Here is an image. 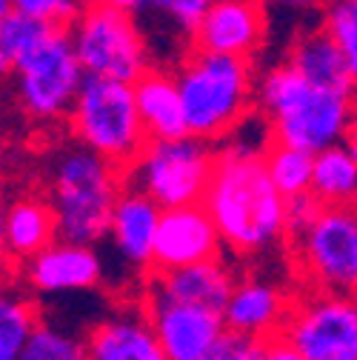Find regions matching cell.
Listing matches in <instances>:
<instances>
[{"mask_svg":"<svg viewBox=\"0 0 357 360\" xmlns=\"http://www.w3.org/2000/svg\"><path fill=\"white\" fill-rule=\"evenodd\" d=\"M49 203L58 220V240L95 249L109 238V223L126 174L80 143L63 146L49 163Z\"/></svg>","mask_w":357,"mask_h":360,"instance_id":"3957f363","label":"cell"},{"mask_svg":"<svg viewBox=\"0 0 357 360\" xmlns=\"http://www.w3.org/2000/svg\"><path fill=\"white\" fill-rule=\"evenodd\" d=\"M66 123L83 149L100 155L120 172L135 163L149 143L135 101V86L115 80L86 77Z\"/></svg>","mask_w":357,"mask_h":360,"instance_id":"8992f818","label":"cell"},{"mask_svg":"<svg viewBox=\"0 0 357 360\" xmlns=\"http://www.w3.org/2000/svg\"><path fill=\"white\" fill-rule=\"evenodd\" d=\"M292 255L309 292L357 297V206H326Z\"/></svg>","mask_w":357,"mask_h":360,"instance_id":"9c48e42d","label":"cell"},{"mask_svg":"<svg viewBox=\"0 0 357 360\" xmlns=\"http://www.w3.org/2000/svg\"><path fill=\"white\" fill-rule=\"evenodd\" d=\"M320 26L337 40V46L349 63L354 95H357V0H337V4L323 6Z\"/></svg>","mask_w":357,"mask_h":360,"instance_id":"484cf974","label":"cell"},{"mask_svg":"<svg viewBox=\"0 0 357 360\" xmlns=\"http://www.w3.org/2000/svg\"><path fill=\"white\" fill-rule=\"evenodd\" d=\"M160 214H163V209L143 192L131 189V186H126L120 192L115 212H112V223H109V240L126 263L152 272Z\"/></svg>","mask_w":357,"mask_h":360,"instance_id":"2e32d148","label":"cell"},{"mask_svg":"<svg viewBox=\"0 0 357 360\" xmlns=\"http://www.w3.org/2000/svg\"><path fill=\"white\" fill-rule=\"evenodd\" d=\"M263 149L266 143L252 146L238 138L217 146L214 174L203 198L223 246L243 257L286 240V200L266 172Z\"/></svg>","mask_w":357,"mask_h":360,"instance_id":"6da1fadb","label":"cell"},{"mask_svg":"<svg viewBox=\"0 0 357 360\" xmlns=\"http://www.w3.org/2000/svg\"><path fill=\"white\" fill-rule=\"evenodd\" d=\"M266 349H269V340L223 332V338L212 346V352L203 360H266Z\"/></svg>","mask_w":357,"mask_h":360,"instance_id":"f546056e","label":"cell"},{"mask_svg":"<svg viewBox=\"0 0 357 360\" xmlns=\"http://www.w3.org/2000/svg\"><path fill=\"white\" fill-rule=\"evenodd\" d=\"M37 323V306L26 295L0 286V360H20Z\"/></svg>","mask_w":357,"mask_h":360,"instance_id":"603a6c76","label":"cell"},{"mask_svg":"<svg viewBox=\"0 0 357 360\" xmlns=\"http://www.w3.org/2000/svg\"><path fill=\"white\" fill-rule=\"evenodd\" d=\"M143 314L166 360H203L226 332L223 314L169 300L155 289L143 295Z\"/></svg>","mask_w":357,"mask_h":360,"instance_id":"8fae6325","label":"cell"},{"mask_svg":"<svg viewBox=\"0 0 357 360\" xmlns=\"http://www.w3.org/2000/svg\"><path fill=\"white\" fill-rule=\"evenodd\" d=\"M174 80L181 89L189 134L212 146L229 141L257 106L254 60L189 49L174 69Z\"/></svg>","mask_w":357,"mask_h":360,"instance_id":"277c9868","label":"cell"},{"mask_svg":"<svg viewBox=\"0 0 357 360\" xmlns=\"http://www.w3.org/2000/svg\"><path fill=\"white\" fill-rule=\"evenodd\" d=\"M266 360H303V357L286 340L275 338V340H269V349H266Z\"/></svg>","mask_w":357,"mask_h":360,"instance_id":"1f68e13d","label":"cell"},{"mask_svg":"<svg viewBox=\"0 0 357 360\" xmlns=\"http://www.w3.org/2000/svg\"><path fill=\"white\" fill-rule=\"evenodd\" d=\"M86 77L135 86L149 69V43L131 4H86L69 29Z\"/></svg>","mask_w":357,"mask_h":360,"instance_id":"5b68a950","label":"cell"},{"mask_svg":"<svg viewBox=\"0 0 357 360\" xmlns=\"http://www.w3.org/2000/svg\"><path fill=\"white\" fill-rule=\"evenodd\" d=\"M58 240V220L46 195L26 192L6 203V249L12 263H29Z\"/></svg>","mask_w":357,"mask_h":360,"instance_id":"44dd1931","label":"cell"},{"mask_svg":"<svg viewBox=\"0 0 357 360\" xmlns=\"http://www.w3.org/2000/svg\"><path fill=\"white\" fill-rule=\"evenodd\" d=\"M9 12H12V4H9V0H0V23H4V18ZM9 75H12V60H9L6 49H4V40H0V80L9 77Z\"/></svg>","mask_w":357,"mask_h":360,"instance_id":"d6a6232c","label":"cell"},{"mask_svg":"<svg viewBox=\"0 0 357 360\" xmlns=\"http://www.w3.org/2000/svg\"><path fill=\"white\" fill-rule=\"evenodd\" d=\"M20 15L49 26V29H72V23L80 18L86 4H74V0H15L12 4Z\"/></svg>","mask_w":357,"mask_h":360,"instance_id":"83f0119b","label":"cell"},{"mask_svg":"<svg viewBox=\"0 0 357 360\" xmlns=\"http://www.w3.org/2000/svg\"><path fill=\"white\" fill-rule=\"evenodd\" d=\"M135 101H138V112L146 126L149 141H177L189 134L174 72L152 66L135 83Z\"/></svg>","mask_w":357,"mask_h":360,"instance_id":"ffe728a7","label":"cell"},{"mask_svg":"<svg viewBox=\"0 0 357 360\" xmlns=\"http://www.w3.org/2000/svg\"><path fill=\"white\" fill-rule=\"evenodd\" d=\"M294 295L269 278H243L238 281L229 306L223 311L226 332H238L257 340H275L289 318Z\"/></svg>","mask_w":357,"mask_h":360,"instance_id":"5bb4252c","label":"cell"},{"mask_svg":"<svg viewBox=\"0 0 357 360\" xmlns=\"http://www.w3.org/2000/svg\"><path fill=\"white\" fill-rule=\"evenodd\" d=\"M49 32H52L49 26H43V23H37V20L20 15V12L12 6V12L4 18V23H0V40H4V49H6V55H9V60H12V66H15V60H20L23 55H29Z\"/></svg>","mask_w":357,"mask_h":360,"instance_id":"4316f807","label":"cell"},{"mask_svg":"<svg viewBox=\"0 0 357 360\" xmlns=\"http://www.w3.org/2000/svg\"><path fill=\"white\" fill-rule=\"evenodd\" d=\"M214 163L217 146L186 134L177 141H149L141 158L123 174L126 186L143 192L163 212H169L203 203Z\"/></svg>","mask_w":357,"mask_h":360,"instance_id":"52a82bcc","label":"cell"},{"mask_svg":"<svg viewBox=\"0 0 357 360\" xmlns=\"http://www.w3.org/2000/svg\"><path fill=\"white\" fill-rule=\"evenodd\" d=\"M12 263L9 257V249H6V203L0 200V272Z\"/></svg>","mask_w":357,"mask_h":360,"instance_id":"836d02e7","label":"cell"},{"mask_svg":"<svg viewBox=\"0 0 357 360\" xmlns=\"http://www.w3.org/2000/svg\"><path fill=\"white\" fill-rule=\"evenodd\" d=\"M89 360H166L143 311H117L86 335Z\"/></svg>","mask_w":357,"mask_h":360,"instance_id":"ac0fdd59","label":"cell"},{"mask_svg":"<svg viewBox=\"0 0 357 360\" xmlns=\"http://www.w3.org/2000/svg\"><path fill=\"white\" fill-rule=\"evenodd\" d=\"M254 109L269 126V143L320 155L349 141L357 98L320 89L289 63H278L257 77Z\"/></svg>","mask_w":357,"mask_h":360,"instance_id":"7a4b0ae2","label":"cell"},{"mask_svg":"<svg viewBox=\"0 0 357 360\" xmlns=\"http://www.w3.org/2000/svg\"><path fill=\"white\" fill-rule=\"evenodd\" d=\"M263 163L269 172L275 189L283 195V200L300 198L311 192V174H315V155H306L289 146H278L266 141Z\"/></svg>","mask_w":357,"mask_h":360,"instance_id":"cb8c5ba5","label":"cell"},{"mask_svg":"<svg viewBox=\"0 0 357 360\" xmlns=\"http://www.w3.org/2000/svg\"><path fill=\"white\" fill-rule=\"evenodd\" d=\"M266 37V9L252 0H214L195 34L192 49L254 60Z\"/></svg>","mask_w":357,"mask_h":360,"instance_id":"4fadbf2b","label":"cell"},{"mask_svg":"<svg viewBox=\"0 0 357 360\" xmlns=\"http://www.w3.org/2000/svg\"><path fill=\"white\" fill-rule=\"evenodd\" d=\"M286 63L300 77H306L309 83H315L320 89H332V92L354 95V83H351L349 63H346V58H343V52L337 46V40L323 26L300 32L294 37V43L289 46Z\"/></svg>","mask_w":357,"mask_h":360,"instance_id":"d6986e66","label":"cell"},{"mask_svg":"<svg viewBox=\"0 0 357 360\" xmlns=\"http://www.w3.org/2000/svg\"><path fill=\"white\" fill-rule=\"evenodd\" d=\"M20 360H89V343L80 335L40 321Z\"/></svg>","mask_w":357,"mask_h":360,"instance_id":"d4e9b609","label":"cell"},{"mask_svg":"<svg viewBox=\"0 0 357 360\" xmlns=\"http://www.w3.org/2000/svg\"><path fill=\"white\" fill-rule=\"evenodd\" d=\"M26 281L40 295H66L86 292L103 281V260L95 249L55 240L26 266Z\"/></svg>","mask_w":357,"mask_h":360,"instance_id":"9a60e30c","label":"cell"},{"mask_svg":"<svg viewBox=\"0 0 357 360\" xmlns=\"http://www.w3.org/2000/svg\"><path fill=\"white\" fill-rule=\"evenodd\" d=\"M311 195L323 206H357V155L349 143L315 155Z\"/></svg>","mask_w":357,"mask_h":360,"instance_id":"7402d4cb","label":"cell"},{"mask_svg":"<svg viewBox=\"0 0 357 360\" xmlns=\"http://www.w3.org/2000/svg\"><path fill=\"white\" fill-rule=\"evenodd\" d=\"M238 286V278L229 272L226 263L209 260L189 269H177V272H149L146 289H155L166 295L169 300L197 306L214 314H223L229 306V297Z\"/></svg>","mask_w":357,"mask_h":360,"instance_id":"e0dca14e","label":"cell"},{"mask_svg":"<svg viewBox=\"0 0 357 360\" xmlns=\"http://www.w3.org/2000/svg\"><path fill=\"white\" fill-rule=\"evenodd\" d=\"M12 77L20 112L43 126L69 120L86 80L66 29H52L29 55L15 60Z\"/></svg>","mask_w":357,"mask_h":360,"instance_id":"ba28073f","label":"cell"},{"mask_svg":"<svg viewBox=\"0 0 357 360\" xmlns=\"http://www.w3.org/2000/svg\"><path fill=\"white\" fill-rule=\"evenodd\" d=\"M157 9L177 34H183L189 37V43H195V34L209 12V0H157Z\"/></svg>","mask_w":357,"mask_h":360,"instance_id":"f1b7e54d","label":"cell"},{"mask_svg":"<svg viewBox=\"0 0 357 360\" xmlns=\"http://www.w3.org/2000/svg\"><path fill=\"white\" fill-rule=\"evenodd\" d=\"M280 340L303 360H357V297L303 289L292 300Z\"/></svg>","mask_w":357,"mask_h":360,"instance_id":"30bf717a","label":"cell"},{"mask_svg":"<svg viewBox=\"0 0 357 360\" xmlns=\"http://www.w3.org/2000/svg\"><path fill=\"white\" fill-rule=\"evenodd\" d=\"M323 203L315 198V195H300V198H292L286 200V240H297L303 238L311 226L318 223V217L323 214Z\"/></svg>","mask_w":357,"mask_h":360,"instance_id":"4dcf8cb0","label":"cell"},{"mask_svg":"<svg viewBox=\"0 0 357 360\" xmlns=\"http://www.w3.org/2000/svg\"><path fill=\"white\" fill-rule=\"evenodd\" d=\"M220 249L223 240L203 203L169 209L160 214L152 272H177V269L220 260Z\"/></svg>","mask_w":357,"mask_h":360,"instance_id":"7c38bea8","label":"cell"}]
</instances>
